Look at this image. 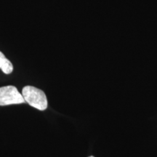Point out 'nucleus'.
I'll list each match as a JSON object with an SVG mask.
<instances>
[{
  "instance_id": "2",
  "label": "nucleus",
  "mask_w": 157,
  "mask_h": 157,
  "mask_svg": "<svg viewBox=\"0 0 157 157\" xmlns=\"http://www.w3.org/2000/svg\"><path fill=\"white\" fill-rule=\"evenodd\" d=\"M25 100L22 94L15 86L8 85L0 87V105H13V104L24 103Z\"/></svg>"
},
{
  "instance_id": "3",
  "label": "nucleus",
  "mask_w": 157,
  "mask_h": 157,
  "mask_svg": "<svg viewBox=\"0 0 157 157\" xmlns=\"http://www.w3.org/2000/svg\"><path fill=\"white\" fill-rule=\"evenodd\" d=\"M0 69L5 74H10L13 71V63L0 51Z\"/></svg>"
},
{
  "instance_id": "4",
  "label": "nucleus",
  "mask_w": 157,
  "mask_h": 157,
  "mask_svg": "<svg viewBox=\"0 0 157 157\" xmlns=\"http://www.w3.org/2000/svg\"><path fill=\"white\" fill-rule=\"evenodd\" d=\"M89 157H94L93 156H89Z\"/></svg>"
},
{
  "instance_id": "1",
  "label": "nucleus",
  "mask_w": 157,
  "mask_h": 157,
  "mask_svg": "<svg viewBox=\"0 0 157 157\" xmlns=\"http://www.w3.org/2000/svg\"><path fill=\"white\" fill-rule=\"evenodd\" d=\"M22 95L29 105L39 111H44L48 108L47 96L42 90L33 86H25L23 88Z\"/></svg>"
}]
</instances>
